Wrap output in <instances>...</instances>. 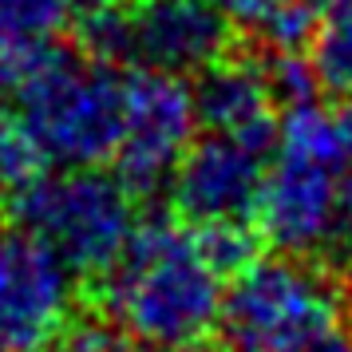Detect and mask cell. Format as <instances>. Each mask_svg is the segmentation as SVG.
Here are the masks:
<instances>
[{"instance_id": "11", "label": "cell", "mask_w": 352, "mask_h": 352, "mask_svg": "<svg viewBox=\"0 0 352 352\" xmlns=\"http://www.w3.org/2000/svg\"><path fill=\"white\" fill-rule=\"evenodd\" d=\"M76 0H0V91L8 96L72 28Z\"/></svg>"}, {"instance_id": "17", "label": "cell", "mask_w": 352, "mask_h": 352, "mask_svg": "<svg viewBox=\"0 0 352 352\" xmlns=\"http://www.w3.org/2000/svg\"><path fill=\"white\" fill-rule=\"evenodd\" d=\"M340 119V155H344V182H352V107Z\"/></svg>"}, {"instance_id": "2", "label": "cell", "mask_w": 352, "mask_h": 352, "mask_svg": "<svg viewBox=\"0 0 352 352\" xmlns=\"http://www.w3.org/2000/svg\"><path fill=\"white\" fill-rule=\"evenodd\" d=\"M344 155L340 119L317 99L289 103L270 146L257 222L281 254H317L340 230Z\"/></svg>"}, {"instance_id": "10", "label": "cell", "mask_w": 352, "mask_h": 352, "mask_svg": "<svg viewBox=\"0 0 352 352\" xmlns=\"http://www.w3.org/2000/svg\"><path fill=\"white\" fill-rule=\"evenodd\" d=\"M194 107H198V127L273 146L281 115H277L273 83L265 76V60L234 56V52L218 56L210 67L198 72Z\"/></svg>"}, {"instance_id": "3", "label": "cell", "mask_w": 352, "mask_h": 352, "mask_svg": "<svg viewBox=\"0 0 352 352\" xmlns=\"http://www.w3.org/2000/svg\"><path fill=\"white\" fill-rule=\"evenodd\" d=\"M12 119L28 135L36 159L52 166L111 162L123 127V80L115 64L52 48L8 91Z\"/></svg>"}, {"instance_id": "1", "label": "cell", "mask_w": 352, "mask_h": 352, "mask_svg": "<svg viewBox=\"0 0 352 352\" xmlns=\"http://www.w3.org/2000/svg\"><path fill=\"white\" fill-rule=\"evenodd\" d=\"M226 273L206 257L194 230L139 222L135 238L103 273V309L127 340L155 352L198 349L218 333Z\"/></svg>"}, {"instance_id": "6", "label": "cell", "mask_w": 352, "mask_h": 352, "mask_svg": "<svg viewBox=\"0 0 352 352\" xmlns=\"http://www.w3.org/2000/svg\"><path fill=\"white\" fill-rule=\"evenodd\" d=\"M198 135V107L186 76L139 67L123 80V127L115 146V175L135 194L170 182L178 159Z\"/></svg>"}, {"instance_id": "8", "label": "cell", "mask_w": 352, "mask_h": 352, "mask_svg": "<svg viewBox=\"0 0 352 352\" xmlns=\"http://www.w3.org/2000/svg\"><path fill=\"white\" fill-rule=\"evenodd\" d=\"M270 146L206 131L202 139L194 135L186 155L178 159L170 175L178 214L190 226L198 222H254L261 178H265Z\"/></svg>"}, {"instance_id": "13", "label": "cell", "mask_w": 352, "mask_h": 352, "mask_svg": "<svg viewBox=\"0 0 352 352\" xmlns=\"http://www.w3.org/2000/svg\"><path fill=\"white\" fill-rule=\"evenodd\" d=\"M257 32L270 44V52H309L313 36H317V4L289 0L257 24Z\"/></svg>"}, {"instance_id": "7", "label": "cell", "mask_w": 352, "mask_h": 352, "mask_svg": "<svg viewBox=\"0 0 352 352\" xmlns=\"http://www.w3.org/2000/svg\"><path fill=\"white\" fill-rule=\"evenodd\" d=\"M80 273L32 230L0 234V352H48L76 317Z\"/></svg>"}, {"instance_id": "15", "label": "cell", "mask_w": 352, "mask_h": 352, "mask_svg": "<svg viewBox=\"0 0 352 352\" xmlns=\"http://www.w3.org/2000/svg\"><path fill=\"white\" fill-rule=\"evenodd\" d=\"M127 336L107 313L103 317H72L56 340V352H127Z\"/></svg>"}, {"instance_id": "18", "label": "cell", "mask_w": 352, "mask_h": 352, "mask_svg": "<svg viewBox=\"0 0 352 352\" xmlns=\"http://www.w3.org/2000/svg\"><path fill=\"white\" fill-rule=\"evenodd\" d=\"M305 352H352V336L336 329V333H329L324 340H317V344H309Z\"/></svg>"}, {"instance_id": "5", "label": "cell", "mask_w": 352, "mask_h": 352, "mask_svg": "<svg viewBox=\"0 0 352 352\" xmlns=\"http://www.w3.org/2000/svg\"><path fill=\"white\" fill-rule=\"evenodd\" d=\"M344 297L301 254L245 261L226 285L218 333L226 352H305L340 329Z\"/></svg>"}, {"instance_id": "16", "label": "cell", "mask_w": 352, "mask_h": 352, "mask_svg": "<svg viewBox=\"0 0 352 352\" xmlns=\"http://www.w3.org/2000/svg\"><path fill=\"white\" fill-rule=\"evenodd\" d=\"M210 4H214L230 24H250V28H257L270 12H277L289 0H210Z\"/></svg>"}, {"instance_id": "9", "label": "cell", "mask_w": 352, "mask_h": 352, "mask_svg": "<svg viewBox=\"0 0 352 352\" xmlns=\"http://www.w3.org/2000/svg\"><path fill=\"white\" fill-rule=\"evenodd\" d=\"M230 52V20L210 0H135L131 64L198 76Z\"/></svg>"}, {"instance_id": "19", "label": "cell", "mask_w": 352, "mask_h": 352, "mask_svg": "<svg viewBox=\"0 0 352 352\" xmlns=\"http://www.w3.org/2000/svg\"><path fill=\"white\" fill-rule=\"evenodd\" d=\"M178 352H194V349H178Z\"/></svg>"}, {"instance_id": "4", "label": "cell", "mask_w": 352, "mask_h": 352, "mask_svg": "<svg viewBox=\"0 0 352 352\" xmlns=\"http://www.w3.org/2000/svg\"><path fill=\"white\" fill-rule=\"evenodd\" d=\"M12 206L24 230L44 238L80 277H103L139 230L135 190L99 166H52L16 186Z\"/></svg>"}, {"instance_id": "14", "label": "cell", "mask_w": 352, "mask_h": 352, "mask_svg": "<svg viewBox=\"0 0 352 352\" xmlns=\"http://www.w3.org/2000/svg\"><path fill=\"white\" fill-rule=\"evenodd\" d=\"M265 76L273 83V96L277 103H301V99H313L317 91V67H313V56L305 52H270L265 60Z\"/></svg>"}, {"instance_id": "12", "label": "cell", "mask_w": 352, "mask_h": 352, "mask_svg": "<svg viewBox=\"0 0 352 352\" xmlns=\"http://www.w3.org/2000/svg\"><path fill=\"white\" fill-rule=\"evenodd\" d=\"M317 4V36H313V67L317 80L333 91L352 96V0H313Z\"/></svg>"}]
</instances>
